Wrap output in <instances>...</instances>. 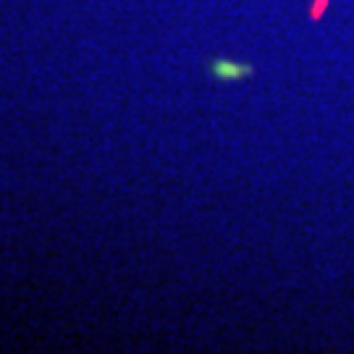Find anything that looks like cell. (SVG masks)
Listing matches in <instances>:
<instances>
[{"mask_svg": "<svg viewBox=\"0 0 354 354\" xmlns=\"http://www.w3.org/2000/svg\"><path fill=\"white\" fill-rule=\"evenodd\" d=\"M213 74L221 76V79H244V76L252 74V68L250 66H236L231 64V61H215Z\"/></svg>", "mask_w": 354, "mask_h": 354, "instance_id": "1", "label": "cell"}, {"mask_svg": "<svg viewBox=\"0 0 354 354\" xmlns=\"http://www.w3.org/2000/svg\"><path fill=\"white\" fill-rule=\"evenodd\" d=\"M326 6H328V0H315V6H313V8H315V11H313V19H317V16L323 13V8H326Z\"/></svg>", "mask_w": 354, "mask_h": 354, "instance_id": "2", "label": "cell"}]
</instances>
